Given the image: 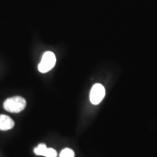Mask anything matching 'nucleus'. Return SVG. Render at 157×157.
Instances as JSON below:
<instances>
[{
    "instance_id": "nucleus-1",
    "label": "nucleus",
    "mask_w": 157,
    "mask_h": 157,
    "mask_svg": "<svg viewBox=\"0 0 157 157\" xmlns=\"http://www.w3.org/2000/svg\"><path fill=\"white\" fill-rule=\"evenodd\" d=\"M26 102L24 98L21 96H15L10 98L4 102L3 106L6 111L11 113H19L25 108Z\"/></svg>"
},
{
    "instance_id": "nucleus-4",
    "label": "nucleus",
    "mask_w": 157,
    "mask_h": 157,
    "mask_svg": "<svg viewBox=\"0 0 157 157\" xmlns=\"http://www.w3.org/2000/svg\"><path fill=\"white\" fill-rule=\"evenodd\" d=\"M35 154L38 156H44L45 157H56L57 151L53 148H47L45 144H39L36 148H34Z\"/></svg>"
},
{
    "instance_id": "nucleus-6",
    "label": "nucleus",
    "mask_w": 157,
    "mask_h": 157,
    "mask_svg": "<svg viewBox=\"0 0 157 157\" xmlns=\"http://www.w3.org/2000/svg\"><path fill=\"white\" fill-rule=\"evenodd\" d=\"M59 157H74V152L70 148H64L61 151Z\"/></svg>"
},
{
    "instance_id": "nucleus-3",
    "label": "nucleus",
    "mask_w": 157,
    "mask_h": 157,
    "mask_svg": "<svg viewBox=\"0 0 157 157\" xmlns=\"http://www.w3.org/2000/svg\"><path fill=\"white\" fill-rule=\"evenodd\" d=\"M105 95V87L101 84H95L92 87L90 91V102L94 105H98L103 101Z\"/></svg>"
},
{
    "instance_id": "nucleus-2",
    "label": "nucleus",
    "mask_w": 157,
    "mask_h": 157,
    "mask_svg": "<svg viewBox=\"0 0 157 157\" xmlns=\"http://www.w3.org/2000/svg\"><path fill=\"white\" fill-rule=\"evenodd\" d=\"M56 58L53 52L48 51L43 55L42 60L39 64L38 69L41 73H47L50 71L56 65Z\"/></svg>"
},
{
    "instance_id": "nucleus-5",
    "label": "nucleus",
    "mask_w": 157,
    "mask_h": 157,
    "mask_svg": "<svg viewBox=\"0 0 157 157\" xmlns=\"http://www.w3.org/2000/svg\"><path fill=\"white\" fill-rule=\"evenodd\" d=\"M15 123L8 116L0 115V130H9L14 127Z\"/></svg>"
}]
</instances>
